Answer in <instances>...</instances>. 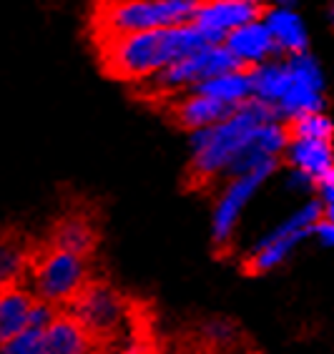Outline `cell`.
<instances>
[{
  "label": "cell",
  "mask_w": 334,
  "mask_h": 354,
  "mask_svg": "<svg viewBox=\"0 0 334 354\" xmlns=\"http://www.w3.org/2000/svg\"><path fill=\"white\" fill-rule=\"evenodd\" d=\"M169 103H171V113H174V118L189 131L214 126V123L221 121L229 111H234V109H229V106H224V103H219L216 98L201 93V91H196V88L174 95V98H169Z\"/></svg>",
  "instance_id": "7c38bea8"
},
{
  "label": "cell",
  "mask_w": 334,
  "mask_h": 354,
  "mask_svg": "<svg viewBox=\"0 0 334 354\" xmlns=\"http://www.w3.org/2000/svg\"><path fill=\"white\" fill-rule=\"evenodd\" d=\"M28 266V254L13 239H0V289L13 286Z\"/></svg>",
  "instance_id": "44dd1931"
},
{
  "label": "cell",
  "mask_w": 334,
  "mask_h": 354,
  "mask_svg": "<svg viewBox=\"0 0 334 354\" xmlns=\"http://www.w3.org/2000/svg\"><path fill=\"white\" fill-rule=\"evenodd\" d=\"M319 194H322L319 206H322V212H324V218L334 221V171L319 181Z\"/></svg>",
  "instance_id": "cb8c5ba5"
},
{
  "label": "cell",
  "mask_w": 334,
  "mask_h": 354,
  "mask_svg": "<svg viewBox=\"0 0 334 354\" xmlns=\"http://www.w3.org/2000/svg\"><path fill=\"white\" fill-rule=\"evenodd\" d=\"M0 354H43V332L26 327L23 332L0 344Z\"/></svg>",
  "instance_id": "7402d4cb"
},
{
  "label": "cell",
  "mask_w": 334,
  "mask_h": 354,
  "mask_svg": "<svg viewBox=\"0 0 334 354\" xmlns=\"http://www.w3.org/2000/svg\"><path fill=\"white\" fill-rule=\"evenodd\" d=\"M329 21H332V26H334V0H332V6H329Z\"/></svg>",
  "instance_id": "484cf974"
},
{
  "label": "cell",
  "mask_w": 334,
  "mask_h": 354,
  "mask_svg": "<svg viewBox=\"0 0 334 354\" xmlns=\"http://www.w3.org/2000/svg\"><path fill=\"white\" fill-rule=\"evenodd\" d=\"M274 3H279V6H289L292 0H274Z\"/></svg>",
  "instance_id": "83f0119b"
},
{
  "label": "cell",
  "mask_w": 334,
  "mask_h": 354,
  "mask_svg": "<svg viewBox=\"0 0 334 354\" xmlns=\"http://www.w3.org/2000/svg\"><path fill=\"white\" fill-rule=\"evenodd\" d=\"M334 123L324 111H309L289 121V138H312V141H332Z\"/></svg>",
  "instance_id": "ffe728a7"
},
{
  "label": "cell",
  "mask_w": 334,
  "mask_h": 354,
  "mask_svg": "<svg viewBox=\"0 0 334 354\" xmlns=\"http://www.w3.org/2000/svg\"><path fill=\"white\" fill-rule=\"evenodd\" d=\"M123 312L126 309L121 297L106 284L83 286L81 294L75 297V319L91 334L116 332L123 322Z\"/></svg>",
  "instance_id": "30bf717a"
},
{
  "label": "cell",
  "mask_w": 334,
  "mask_h": 354,
  "mask_svg": "<svg viewBox=\"0 0 334 354\" xmlns=\"http://www.w3.org/2000/svg\"><path fill=\"white\" fill-rule=\"evenodd\" d=\"M206 46H212V41L194 23H184L174 28L101 38V61L113 78L141 83Z\"/></svg>",
  "instance_id": "6da1fadb"
},
{
  "label": "cell",
  "mask_w": 334,
  "mask_h": 354,
  "mask_svg": "<svg viewBox=\"0 0 334 354\" xmlns=\"http://www.w3.org/2000/svg\"><path fill=\"white\" fill-rule=\"evenodd\" d=\"M272 118H279L272 106L252 98L229 111L214 126L191 131V171L196 181L206 184L221 176L229 178V171L246 149V143L252 141L259 126Z\"/></svg>",
  "instance_id": "7a4b0ae2"
},
{
  "label": "cell",
  "mask_w": 334,
  "mask_h": 354,
  "mask_svg": "<svg viewBox=\"0 0 334 354\" xmlns=\"http://www.w3.org/2000/svg\"><path fill=\"white\" fill-rule=\"evenodd\" d=\"M43 354H89V332L78 319L55 317L43 329Z\"/></svg>",
  "instance_id": "2e32d148"
},
{
  "label": "cell",
  "mask_w": 334,
  "mask_h": 354,
  "mask_svg": "<svg viewBox=\"0 0 334 354\" xmlns=\"http://www.w3.org/2000/svg\"><path fill=\"white\" fill-rule=\"evenodd\" d=\"M284 58L289 68V81H286L281 98L274 106V113L292 121L301 113L324 109V73L317 58H312L307 50L297 55H284Z\"/></svg>",
  "instance_id": "8992f818"
},
{
  "label": "cell",
  "mask_w": 334,
  "mask_h": 354,
  "mask_svg": "<svg viewBox=\"0 0 334 354\" xmlns=\"http://www.w3.org/2000/svg\"><path fill=\"white\" fill-rule=\"evenodd\" d=\"M93 239H95L93 226H91L86 218H83V216H68V218H63L61 224L55 226L53 246L86 257V254H89V249L93 246Z\"/></svg>",
  "instance_id": "d6986e66"
},
{
  "label": "cell",
  "mask_w": 334,
  "mask_h": 354,
  "mask_svg": "<svg viewBox=\"0 0 334 354\" xmlns=\"http://www.w3.org/2000/svg\"><path fill=\"white\" fill-rule=\"evenodd\" d=\"M312 234H317V239L324 246H334V221H329V218H319Z\"/></svg>",
  "instance_id": "d4e9b609"
},
{
  "label": "cell",
  "mask_w": 334,
  "mask_h": 354,
  "mask_svg": "<svg viewBox=\"0 0 334 354\" xmlns=\"http://www.w3.org/2000/svg\"><path fill=\"white\" fill-rule=\"evenodd\" d=\"M55 319V312L50 307V301H43V299H33V307H30V317H28V327L33 329H46L50 322Z\"/></svg>",
  "instance_id": "603a6c76"
},
{
  "label": "cell",
  "mask_w": 334,
  "mask_h": 354,
  "mask_svg": "<svg viewBox=\"0 0 334 354\" xmlns=\"http://www.w3.org/2000/svg\"><path fill=\"white\" fill-rule=\"evenodd\" d=\"M89 279L86 259L81 254L66 249H48L41 259L33 264V286L38 299L43 301H71L75 299Z\"/></svg>",
  "instance_id": "5b68a950"
},
{
  "label": "cell",
  "mask_w": 334,
  "mask_h": 354,
  "mask_svg": "<svg viewBox=\"0 0 334 354\" xmlns=\"http://www.w3.org/2000/svg\"><path fill=\"white\" fill-rule=\"evenodd\" d=\"M224 46L229 48V53L234 55V61L241 68H257V66H261V63L272 61V58L279 55V50L274 46L272 35H269L261 18L232 30L224 38Z\"/></svg>",
  "instance_id": "8fae6325"
},
{
  "label": "cell",
  "mask_w": 334,
  "mask_h": 354,
  "mask_svg": "<svg viewBox=\"0 0 334 354\" xmlns=\"http://www.w3.org/2000/svg\"><path fill=\"white\" fill-rule=\"evenodd\" d=\"M261 21H264L266 30L272 35L279 55H297L307 50L309 33L297 10H292V8L286 6H277L272 10H266Z\"/></svg>",
  "instance_id": "4fadbf2b"
},
{
  "label": "cell",
  "mask_w": 334,
  "mask_h": 354,
  "mask_svg": "<svg viewBox=\"0 0 334 354\" xmlns=\"http://www.w3.org/2000/svg\"><path fill=\"white\" fill-rule=\"evenodd\" d=\"M286 156L292 169L301 171L319 184L322 178L334 171V149L332 141H312V138H289Z\"/></svg>",
  "instance_id": "5bb4252c"
},
{
  "label": "cell",
  "mask_w": 334,
  "mask_h": 354,
  "mask_svg": "<svg viewBox=\"0 0 334 354\" xmlns=\"http://www.w3.org/2000/svg\"><path fill=\"white\" fill-rule=\"evenodd\" d=\"M322 218V206L317 201L304 204L299 212H294L289 218H284L279 226H274L272 232L261 239L259 244L254 246L252 257H249V269L252 272H272L289 254L297 249L299 241L309 236L314 232L317 221Z\"/></svg>",
  "instance_id": "52a82bcc"
},
{
  "label": "cell",
  "mask_w": 334,
  "mask_h": 354,
  "mask_svg": "<svg viewBox=\"0 0 334 354\" xmlns=\"http://www.w3.org/2000/svg\"><path fill=\"white\" fill-rule=\"evenodd\" d=\"M261 18V6L244 0H198L191 23L212 43H224V38L239 26Z\"/></svg>",
  "instance_id": "9c48e42d"
},
{
  "label": "cell",
  "mask_w": 334,
  "mask_h": 354,
  "mask_svg": "<svg viewBox=\"0 0 334 354\" xmlns=\"http://www.w3.org/2000/svg\"><path fill=\"white\" fill-rule=\"evenodd\" d=\"M252 71V88L254 98L266 106H277V101L281 98L286 88V81H289V68H286V58H272V61L261 63Z\"/></svg>",
  "instance_id": "ac0fdd59"
},
{
  "label": "cell",
  "mask_w": 334,
  "mask_h": 354,
  "mask_svg": "<svg viewBox=\"0 0 334 354\" xmlns=\"http://www.w3.org/2000/svg\"><path fill=\"white\" fill-rule=\"evenodd\" d=\"M33 307V297L21 286L0 289V344L28 327V317Z\"/></svg>",
  "instance_id": "e0dca14e"
},
{
  "label": "cell",
  "mask_w": 334,
  "mask_h": 354,
  "mask_svg": "<svg viewBox=\"0 0 334 354\" xmlns=\"http://www.w3.org/2000/svg\"><path fill=\"white\" fill-rule=\"evenodd\" d=\"M241 68L234 55L229 53V48L224 43H212V46L201 48L196 53L186 55L181 61L171 63L166 68H161L158 73H154L146 81L136 83L141 86L149 95H156V98H174L178 93H186L194 86H198L201 81L212 78L216 73H224V71Z\"/></svg>",
  "instance_id": "277c9868"
},
{
  "label": "cell",
  "mask_w": 334,
  "mask_h": 354,
  "mask_svg": "<svg viewBox=\"0 0 334 354\" xmlns=\"http://www.w3.org/2000/svg\"><path fill=\"white\" fill-rule=\"evenodd\" d=\"M244 3H254V6H261L264 0H244Z\"/></svg>",
  "instance_id": "4316f807"
},
{
  "label": "cell",
  "mask_w": 334,
  "mask_h": 354,
  "mask_svg": "<svg viewBox=\"0 0 334 354\" xmlns=\"http://www.w3.org/2000/svg\"><path fill=\"white\" fill-rule=\"evenodd\" d=\"M274 169H257L249 171V174H239V176L229 178L226 189L221 191V196L216 201V209H214V241L216 244H229V239L236 232L239 221H241V214H244L246 204L252 201V196L259 191V186L264 184L269 174Z\"/></svg>",
  "instance_id": "ba28073f"
},
{
  "label": "cell",
  "mask_w": 334,
  "mask_h": 354,
  "mask_svg": "<svg viewBox=\"0 0 334 354\" xmlns=\"http://www.w3.org/2000/svg\"><path fill=\"white\" fill-rule=\"evenodd\" d=\"M201 93L212 95L219 103H224L229 109H236L241 103L252 101L254 88H252V71L249 68H232L224 73H216L212 78L201 81L198 86H194Z\"/></svg>",
  "instance_id": "9a60e30c"
},
{
  "label": "cell",
  "mask_w": 334,
  "mask_h": 354,
  "mask_svg": "<svg viewBox=\"0 0 334 354\" xmlns=\"http://www.w3.org/2000/svg\"><path fill=\"white\" fill-rule=\"evenodd\" d=\"M198 0H103L98 6V38L143 33L191 23Z\"/></svg>",
  "instance_id": "3957f363"
}]
</instances>
